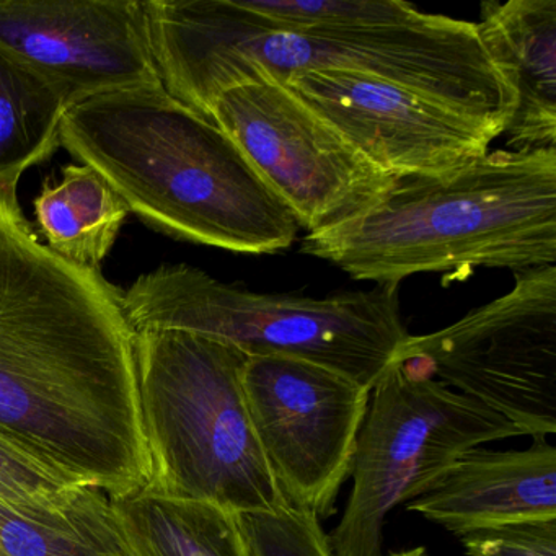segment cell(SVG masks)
I'll use <instances>...</instances> for the list:
<instances>
[{"label":"cell","mask_w":556,"mask_h":556,"mask_svg":"<svg viewBox=\"0 0 556 556\" xmlns=\"http://www.w3.org/2000/svg\"><path fill=\"white\" fill-rule=\"evenodd\" d=\"M517 435L503 416L393 361L370 390L353 491L328 536L333 556H383V523L393 507L425 493L464 452Z\"/></svg>","instance_id":"52a82bcc"},{"label":"cell","mask_w":556,"mask_h":556,"mask_svg":"<svg viewBox=\"0 0 556 556\" xmlns=\"http://www.w3.org/2000/svg\"><path fill=\"white\" fill-rule=\"evenodd\" d=\"M128 214L112 185L84 164L66 165L61 181H45L35 200V217L48 249L90 271H100Z\"/></svg>","instance_id":"2e32d148"},{"label":"cell","mask_w":556,"mask_h":556,"mask_svg":"<svg viewBox=\"0 0 556 556\" xmlns=\"http://www.w3.org/2000/svg\"><path fill=\"white\" fill-rule=\"evenodd\" d=\"M232 5L252 27L278 31L405 25L425 14L402 0H232Z\"/></svg>","instance_id":"d6986e66"},{"label":"cell","mask_w":556,"mask_h":556,"mask_svg":"<svg viewBox=\"0 0 556 556\" xmlns=\"http://www.w3.org/2000/svg\"><path fill=\"white\" fill-rule=\"evenodd\" d=\"M282 86L395 180L452 177L504 135L494 123L366 74L302 71Z\"/></svg>","instance_id":"8fae6325"},{"label":"cell","mask_w":556,"mask_h":556,"mask_svg":"<svg viewBox=\"0 0 556 556\" xmlns=\"http://www.w3.org/2000/svg\"><path fill=\"white\" fill-rule=\"evenodd\" d=\"M136 376L151 480L142 491L271 513L286 503L247 408V354L178 330L135 334Z\"/></svg>","instance_id":"5b68a950"},{"label":"cell","mask_w":556,"mask_h":556,"mask_svg":"<svg viewBox=\"0 0 556 556\" xmlns=\"http://www.w3.org/2000/svg\"><path fill=\"white\" fill-rule=\"evenodd\" d=\"M458 539L467 556H556V520L509 523Z\"/></svg>","instance_id":"7402d4cb"},{"label":"cell","mask_w":556,"mask_h":556,"mask_svg":"<svg viewBox=\"0 0 556 556\" xmlns=\"http://www.w3.org/2000/svg\"><path fill=\"white\" fill-rule=\"evenodd\" d=\"M395 361L475 400L520 434L556 432V266L516 273L513 289L434 333L406 338Z\"/></svg>","instance_id":"ba28073f"},{"label":"cell","mask_w":556,"mask_h":556,"mask_svg":"<svg viewBox=\"0 0 556 556\" xmlns=\"http://www.w3.org/2000/svg\"><path fill=\"white\" fill-rule=\"evenodd\" d=\"M144 11L162 87L204 118L227 87L327 70L377 77L504 131L513 118L516 92L473 22L422 14L405 25L278 31L247 24L232 0H149Z\"/></svg>","instance_id":"7a4b0ae2"},{"label":"cell","mask_w":556,"mask_h":556,"mask_svg":"<svg viewBox=\"0 0 556 556\" xmlns=\"http://www.w3.org/2000/svg\"><path fill=\"white\" fill-rule=\"evenodd\" d=\"M405 506L457 536L556 520V447L533 438L523 451L470 448Z\"/></svg>","instance_id":"4fadbf2b"},{"label":"cell","mask_w":556,"mask_h":556,"mask_svg":"<svg viewBox=\"0 0 556 556\" xmlns=\"http://www.w3.org/2000/svg\"><path fill=\"white\" fill-rule=\"evenodd\" d=\"M122 292L0 216V434L112 500L151 480Z\"/></svg>","instance_id":"6da1fadb"},{"label":"cell","mask_w":556,"mask_h":556,"mask_svg":"<svg viewBox=\"0 0 556 556\" xmlns=\"http://www.w3.org/2000/svg\"><path fill=\"white\" fill-rule=\"evenodd\" d=\"M389 556H431L425 546H416V548L403 549V552L392 553Z\"/></svg>","instance_id":"603a6c76"},{"label":"cell","mask_w":556,"mask_h":556,"mask_svg":"<svg viewBox=\"0 0 556 556\" xmlns=\"http://www.w3.org/2000/svg\"><path fill=\"white\" fill-rule=\"evenodd\" d=\"M136 556H250L239 514L139 491L113 500Z\"/></svg>","instance_id":"e0dca14e"},{"label":"cell","mask_w":556,"mask_h":556,"mask_svg":"<svg viewBox=\"0 0 556 556\" xmlns=\"http://www.w3.org/2000/svg\"><path fill=\"white\" fill-rule=\"evenodd\" d=\"M61 146L165 236L249 255L285 252L298 240L294 217L232 139L162 86L71 106Z\"/></svg>","instance_id":"3957f363"},{"label":"cell","mask_w":556,"mask_h":556,"mask_svg":"<svg viewBox=\"0 0 556 556\" xmlns=\"http://www.w3.org/2000/svg\"><path fill=\"white\" fill-rule=\"evenodd\" d=\"M250 556H333L320 519L282 504L271 513L240 516Z\"/></svg>","instance_id":"44dd1931"},{"label":"cell","mask_w":556,"mask_h":556,"mask_svg":"<svg viewBox=\"0 0 556 556\" xmlns=\"http://www.w3.org/2000/svg\"><path fill=\"white\" fill-rule=\"evenodd\" d=\"M0 50L48 80L70 106L162 86L139 0H0Z\"/></svg>","instance_id":"7c38bea8"},{"label":"cell","mask_w":556,"mask_h":556,"mask_svg":"<svg viewBox=\"0 0 556 556\" xmlns=\"http://www.w3.org/2000/svg\"><path fill=\"white\" fill-rule=\"evenodd\" d=\"M86 488L0 434V503L30 513L56 510Z\"/></svg>","instance_id":"ffe728a7"},{"label":"cell","mask_w":556,"mask_h":556,"mask_svg":"<svg viewBox=\"0 0 556 556\" xmlns=\"http://www.w3.org/2000/svg\"><path fill=\"white\" fill-rule=\"evenodd\" d=\"M0 556H136L113 500L97 488L56 510L30 513L0 503Z\"/></svg>","instance_id":"ac0fdd59"},{"label":"cell","mask_w":556,"mask_h":556,"mask_svg":"<svg viewBox=\"0 0 556 556\" xmlns=\"http://www.w3.org/2000/svg\"><path fill=\"white\" fill-rule=\"evenodd\" d=\"M242 387L286 504L331 516L353 471L370 390L330 367L276 354L247 357Z\"/></svg>","instance_id":"30bf717a"},{"label":"cell","mask_w":556,"mask_h":556,"mask_svg":"<svg viewBox=\"0 0 556 556\" xmlns=\"http://www.w3.org/2000/svg\"><path fill=\"white\" fill-rule=\"evenodd\" d=\"M301 253L356 281L556 266V148L488 152L447 178H403L359 213L307 233Z\"/></svg>","instance_id":"277c9868"},{"label":"cell","mask_w":556,"mask_h":556,"mask_svg":"<svg viewBox=\"0 0 556 556\" xmlns=\"http://www.w3.org/2000/svg\"><path fill=\"white\" fill-rule=\"evenodd\" d=\"M207 118L307 233L359 213L395 185L282 84L227 87L211 102Z\"/></svg>","instance_id":"9c48e42d"},{"label":"cell","mask_w":556,"mask_h":556,"mask_svg":"<svg viewBox=\"0 0 556 556\" xmlns=\"http://www.w3.org/2000/svg\"><path fill=\"white\" fill-rule=\"evenodd\" d=\"M70 109L48 80L0 50V216L30 224L18 203V184L60 148Z\"/></svg>","instance_id":"9a60e30c"},{"label":"cell","mask_w":556,"mask_h":556,"mask_svg":"<svg viewBox=\"0 0 556 556\" xmlns=\"http://www.w3.org/2000/svg\"><path fill=\"white\" fill-rule=\"evenodd\" d=\"M400 286L327 298L263 294L188 265H165L122 292L135 331L178 330L239 348L247 356L298 357L372 390L409 337Z\"/></svg>","instance_id":"8992f818"},{"label":"cell","mask_w":556,"mask_h":556,"mask_svg":"<svg viewBox=\"0 0 556 556\" xmlns=\"http://www.w3.org/2000/svg\"><path fill=\"white\" fill-rule=\"evenodd\" d=\"M477 24L516 92L506 128L514 149L556 148V0L483 2Z\"/></svg>","instance_id":"5bb4252c"}]
</instances>
